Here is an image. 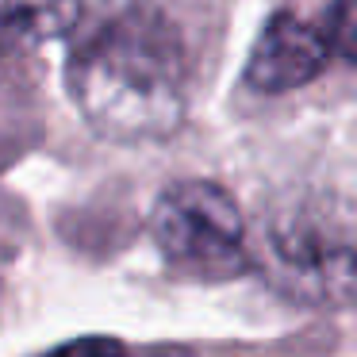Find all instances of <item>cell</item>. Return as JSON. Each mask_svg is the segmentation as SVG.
<instances>
[{
	"label": "cell",
	"instance_id": "cell-3",
	"mask_svg": "<svg viewBox=\"0 0 357 357\" xmlns=\"http://www.w3.org/2000/svg\"><path fill=\"white\" fill-rule=\"evenodd\" d=\"M150 234L162 257L192 277H234L246 269V219L227 188L177 181L158 196Z\"/></svg>",
	"mask_w": 357,
	"mask_h": 357
},
{
	"label": "cell",
	"instance_id": "cell-5",
	"mask_svg": "<svg viewBox=\"0 0 357 357\" xmlns=\"http://www.w3.org/2000/svg\"><path fill=\"white\" fill-rule=\"evenodd\" d=\"M85 20L81 0H0V35L20 47H43L73 35Z\"/></svg>",
	"mask_w": 357,
	"mask_h": 357
},
{
	"label": "cell",
	"instance_id": "cell-7",
	"mask_svg": "<svg viewBox=\"0 0 357 357\" xmlns=\"http://www.w3.org/2000/svg\"><path fill=\"white\" fill-rule=\"evenodd\" d=\"M47 357H123V342L104 338V334H89V338H73L66 346L50 349Z\"/></svg>",
	"mask_w": 357,
	"mask_h": 357
},
{
	"label": "cell",
	"instance_id": "cell-8",
	"mask_svg": "<svg viewBox=\"0 0 357 357\" xmlns=\"http://www.w3.org/2000/svg\"><path fill=\"white\" fill-rule=\"evenodd\" d=\"M0 66H4V58H0Z\"/></svg>",
	"mask_w": 357,
	"mask_h": 357
},
{
	"label": "cell",
	"instance_id": "cell-4",
	"mask_svg": "<svg viewBox=\"0 0 357 357\" xmlns=\"http://www.w3.org/2000/svg\"><path fill=\"white\" fill-rule=\"evenodd\" d=\"M331 47L323 27L300 20L296 12H273L261 27L246 62V81L257 93H288L323 73Z\"/></svg>",
	"mask_w": 357,
	"mask_h": 357
},
{
	"label": "cell",
	"instance_id": "cell-2",
	"mask_svg": "<svg viewBox=\"0 0 357 357\" xmlns=\"http://www.w3.org/2000/svg\"><path fill=\"white\" fill-rule=\"evenodd\" d=\"M254 257L280 296L300 303H357V196L307 192L261 219Z\"/></svg>",
	"mask_w": 357,
	"mask_h": 357
},
{
	"label": "cell",
	"instance_id": "cell-6",
	"mask_svg": "<svg viewBox=\"0 0 357 357\" xmlns=\"http://www.w3.org/2000/svg\"><path fill=\"white\" fill-rule=\"evenodd\" d=\"M323 35L331 54L357 62V0H331L323 16Z\"/></svg>",
	"mask_w": 357,
	"mask_h": 357
},
{
	"label": "cell",
	"instance_id": "cell-1",
	"mask_svg": "<svg viewBox=\"0 0 357 357\" xmlns=\"http://www.w3.org/2000/svg\"><path fill=\"white\" fill-rule=\"evenodd\" d=\"M66 85L85 123L112 142L169 139L188 112V62L154 8L104 16L73 47Z\"/></svg>",
	"mask_w": 357,
	"mask_h": 357
}]
</instances>
